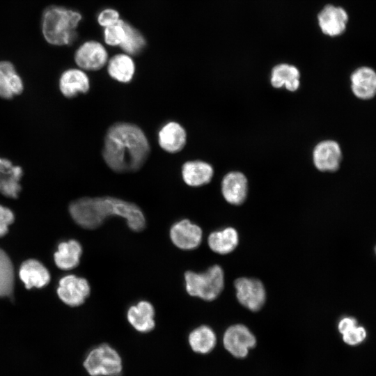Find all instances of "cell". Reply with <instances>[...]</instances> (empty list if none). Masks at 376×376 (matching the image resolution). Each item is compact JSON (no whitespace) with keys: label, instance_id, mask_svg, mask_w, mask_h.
<instances>
[{"label":"cell","instance_id":"d6986e66","mask_svg":"<svg viewBox=\"0 0 376 376\" xmlns=\"http://www.w3.org/2000/svg\"><path fill=\"white\" fill-rule=\"evenodd\" d=\"M213 173L212 166L201 160L188 161L182 166V179L191 187H200L209 183Z\"/></svg>","mask_w":376,"mask_h":376},{"label":"cell","instance_id":"83f0119b","mask_svg":"<svg viewBox=\"0 0 376 376\" xmlns=\"http://www.w3.org/2000/svg\"><path fill=\"white\" fill-rule=\"evenodd\" d=\"M14 286V269L8 255L0 249V297L10 296Z\"/></svg>","mask_w":376,"mask_h":376},{"label":"cell","instance_id":"7402d4cb","mask_svg":"<svg viewBox=\"0 0 376 376\" xmlns=\"http://www.w3.org/2000/svg\"><path fill=\"white\" fill-rule=\"evenodd\" d=\"M81 254L82 247L78 241L70 240L62 242L54 253V262L59 269L70 270L78 266Z\"/></svg>","mask_w":376,"mask_h":376},{"label":"cell","instance_id":"52a82bcc","mask_svg":"<svg viewBox=\"0 0 376 376\" xmlns=\"http://www.w3.org/2000/svg\"><path fill=\"white\" fill-rule=\"evenodd\" d=\"M225 348L234 357H246L249 350L256 343L253 334L243 324H235L228 327L223 338Z\"/></svg>","mask_w":376,"mask_h":376},{"label":"cell","instance_id":"ffe728a7","mask_svg":"<svg viewBox=\"0 0 376 376\" xmlns=\"http://www.w3.org/2000/svg\"><path fill=\"white\" fill-rule=\"evenodd\" d=\"M19 275L27 289L44 287L50 281V275L47 268L33 259L26 260L22 264Z\"/></svg>","mask_w":376,"mask_h":376},{"label":"cell","instance_id":"3957f363","mask_svg":"<svg viewBox=\"0 0 376 376\" xmlns=\"http://www.w3.org/2000/svg\"><path fill=\"white\" fill-rule=\"evenodd\" d=\"M81 17L79 12L65 7H47L42 18V32L45 40L54 45H70L77 38L76 29Z\"/></svg>","mask_w":376,"mask_h":376},{"label":"cell","instance_id":"9c48e42d","mask_svg":"<svg viewBox=\"0 0 376 376\" xmlns=\"http://www.w3.org/2000/svg\"><path fill=\"white\" fill-rule=\"evenodd\" d=\"M76 64L81 69L96 71L102 69L108 61V53L99 42L88 40L83 43L75 54Z\"/></svg>","mask_w":376,"mask_h":376},{"label":"cell","instance_id":"6da1fadb","mask_svg":"<svg viewBox=\"0 0 376 376\" xmlns=\"http://www.w3.org/2000/svg\"><path fill=\"white\" fill-rule=\"evenodd\" d=\"M150 152L148 138L141 128L135 124L117 122L106 132L102 155L107 166L116 173L139 171Z\"/></svg>","mask_w":376,"mask_h":376},{"label":"cell","instance_id":"7a4b0ae2","mask_svg":"<svg viewBox=\"0 0 376 376\" xmlns=\"http://www.w3.org/2000/svg\"><path fill=\"white\" fill-rule=\"evenodd\" d=\"M69 212L73 220L86 229H95L112 216L125 219L133 231H141L146 226L145 216L137 205L112 196L78 198L70 204Z\"/></svg>","mask_w":376,"mask_h":376},{"label":"cell","instance_id":"8fae6325","mask_svg":"<svg viewBox=\"0 0 376 376\" xmlns=\"http://www.w3.org/2000/svg\"><path fill=\"white\" fill-rule=\"evenodd\" d=\"M313 159L315 166L320 171H336L342 159L339 144L333 140L320 142L313 150Z\"/></svg>","mask_w":376,"mask_h":376},{"label":"cell","instance_id":"9a60e30c","mask_svg":"<svg viewBox=\"0 0 376 376\" xmlns=\"http://www.w3.org/2000/svg\"><path fill=\"white\" fill-rule=\"evenodd\" d=\"M22 175L23 171L20 166L0 157V193L6 197L17 198L22 188L19 181Z\"/></svg>","mask_w":376,"mask_h":376},{"label":"cell","instance_id":"f1b7e54d","mask_svg":"<svg viewBox=\"0 0 376 376\" xmlns=\"http://www.w3.org/2000/svg\"><path fill=\"white\" fill-rule=\"evenodd\" d=\"M124 20L120 19L116 24L104 27V39L105 43L111 46L120 45L124 40L125 31Z\"/></svg>","mask_w":376,"mask_h":376},{"label":"cell","instance_id":"603a6c76","mask_svg":"<svg viewBox=\"0 0 376 376\" xmlns=\"http://www.w3.org/2000/svg\"><path fill=\"white\" fill-rule=\"evenodd\" d=\"M107 72L112 79L121 83H129L135 72L134 62L127 54H116L108 61Z\"/></svg>","mask_w":376,"mask_h":376},{"label":"cell","instance_id":"5b68a950","mask_svg":"<svg viewBox=\"0 0 376 376\" xmlns=\"http://www.w3.org/2000/svg\"><path fill=\"white\" fill-rule=\"evenodd\" d=\"M84 366L91 376H120L123 362L118 352L108 344H100L89 351Z\"/></svg>","mask_w":376,"mask_h":376},{"label":"cell","instance_id":"277c9868","mask_svg":"<svg viewBox=\"0 0 376 376\" xmlns=\"http://www.w3.org/2000/svg\"><path fill=\"white\" fill-rule=\"evenodd\" d=\"M187 293L206 301L215 299L224 288V279L221 267L217 265L203 273L187 271L185 273Z\"/></svg>","mask_w":376,"mask_h":376},{"label":"cell","instance_id":"44dd1931","mask_svg":"<svg viewBox=\"0 0 376 376\" xmlns=\"http://www.w3.org/2000/svg\"><path fill=\"white\" fill-rule=\"evenodd\" d=\"M23 82L9 61H0V97L11 99L23 91Z\"/></svg>","mask_w":376,"mask_h":376},{"label":"cell","instance_id":"f546056e","mask_svg":"<svg viewBox=\"0 0 376 376\" xmlns=\"http://www.w3.org/2000/svg\"><path fill=\"white\" fill-rule=\"evenodd\" d=\"M343 334V341L350 345H356L361 343L366 336L363 327L354 326Z\"/></svg>","mask_w":376,"mask_h":376},{"label":"cell","instance_id":"484cf974","mask_svg":"<svg viewBox=\"0 0 376 376\" xmlns=\"http://www.w3.org/2000/svg\"><path fill=\"white\" fill-rule=\"evenodd\" d=\"M188 341L194 352L199 354H207L214 347L217 338L211 328L202 325L190 332Z\"/></svg>","mask_w":376,"mask_h":376},{"label":"cell","instance_id":"cb8c5ba5","mask_svg":"<svg viewBox=\"0 0 376 376\" xmlns=\"http://www.w3.org/2000/svg\"><path fill=\"white\" fill-rule=\"evenodd\" d=\"M300 74L292 65L281 63L274 66L271 74V84L274 88L285 86L290 91H295L299 86Z\"/></svg>","mask_w":376,"mask_h":376},{"label":"cell","instance_id":"30bf717a","mask_svg":"<svg viewBox=\"0 0 376 376\" xmlns=\"http://www.w3.org/2000/svg\"><path fill=\"white\" fill-rule=\"evenodd\" d=\"M169 235L173 244L183 250L198 247L202 240V230L188 219L174 223L170 228Z\"/></svg>","mask_w":376,"mask_h":376},{"label":"cell","instance_id":"4fadbf2b","mask_svg":"<svg viewBox=\"0 0 376 376\" xmlns=\"http://www.w3.org/2000/svg\"><path fill=\"white\" fill-rule=\"evenodd\" d=\"M354 95L361 100H370L376 95V72L368 66L356 69L350 77Z\"/></svg>","mask_w":376,"mask_h":376},{"label":"cell","instance_id":"8992f818","mask_svg":"<svg viewBox=\"0 0 376 376\" xmlns=\"http://www.w3.org/2000/svg\"><path fill=\"white\" fill-rule=\"evenodd\" d=\"M90 292V284L83 277L69 274L59 280L57 294L61 300L70 306L83 304Z\"/></svg>","mask_w":376,"mask_h":376},{"label":"cell","instance_id":"4316f807","mask_svg":"<svg viewBox=\"0 0 376 376\" xmlns=\"http://www.w3.org/2000/svg\"><path fill=\"white\" fill-rule=\"evenodd\" d=\"M125 31L124 40L119 45L120 48L130 56H136L144 49L146 42L142 33L130 23H123Z\"/></svg>","mask_w":376,"mask_h":376},{"label":"cell","instance_id":"1f68e13d","mask_svg":"<svg viewBox=\"0 0 376 376\" xmlns=\"http://www.w3.org/2000/svg\"><path fill=\"white\" fill-rule=\"evenodd\" d=\"M14 221V214L8 207L0 205V237L5 235L8 230V226Z\"/></svg>","mask_w":376,"mask_h":376},{"label":"cell","instance_id":"2e32d148","mask_svg":"<svg viewBox=\"0 0 376 376\" xmlns=\"http://www.w3.org/2000/svg\"><path fill=\"white\" fill-rule=\"evenodd\" d=\"M155 308L148 301L142 300L131 306L127 312V319L132 327L139 332L148 333L155 326Z\"/></svg>","mask_w":376,"mask_h":376},{"label":"cell","instance_id":"4dcf8cb0","mask_svg":"<svg viewBox=\"0 0 376 376\" xmlns=\"http://www.w3.org/2000/svg\"><path fill=\"white\" fill-rule=\"evenodd\" d=\"M119 17L116 10L106 8L99 13L97 22L102 26L107 27L116 24L120 19Z\"/></svg>","mask_w":376,"mask_h":376},{"label":"cell","instance_id":"ac0fdd59","mask_svg":"<svg viewBox=\"0 0 376 376\" xmlns=\"http://www.w3.org/2000/svg\"><path fill=\"white\" fill-rule=\"evenodd\" d=\"M247 179L240 172H230L223 178L222 194L227 202L233 205L242 203L247 195Z\"/></svg>","mask_w":376,"mask_h":376},{"label":"cell","instance_id":"d6a6232c","mask_svg":"<svg viewBox=\"0 0 376 376\" xmlns=\"http://www.w3.org/2000/svg\"><path fill=\"white\" fill-rule=\"evenodd\" d=\"M357 326V321L352 318H345L341 320L338 324V330L340 333L343 334L352 327Z\"/></svg>","mask_w":376,"mask_h":376},{"label":"cell","instance_id":"5bb4252c","mask_svg":"<svg viewBox=\"0 0 376 376\" xmlns=\"http://www.w3.org/2000/svg\"><path fill=\"white\" fill-rule=\"evenodd\" d=\"M187 141L185 128L178 123L171 121L166 123L158 132L159 146L169 153L181 151Z\"/></svg>","mask_w":376,"mask_h":376},{"label":"cell","instance_id":"e0dca14e","mask_svg":"<svg viewBox=\"0 0 376 376\" xmlns=\"http://www.w3.org/2000/svg\"><path fill=\"white\" fill-rule=\"evenodd\" d=\"M59 88L65 97L72 98L79 93H86L90 89V80L84 70L70 68L61 75Z\"/></svg>","mask_w":376,"mask_h":376},{"label":"cell","instance_id":"d4e9b609","mask_svg":"<svg viewBox=\"0 0 376 376\" xmlns=\"http://www.w3.org/2000/svg\"><path fill=\"white\" fill-rule=\"evenodd\" d=\"M208 245L214 252L226 254L233 251L238 244V234L235 229L226 228L212 233L208 237Z\"/></svg>","mask_w":376,"mask_h":376},{"label":"cell","instance_id":"7c38bea8","mask_svg":"<svg viewBox=\"0 0 376 376\" xmlns=\"http://www.w3.org/2000/svg\"><path fill=\"white\" fill-rule=\"evenodd\" d=\"M318 19L322 33L334 37L345 32L348 22V15L343 8L329 4L320 12Z\"/></svg>","mask_w":376,"mask_h":376},{"label":"cell","instance_id":"ba28073f","mask_svg":"<svg viewBox=\"0 0 376 376\" xmlns=\"http://www.w3.org/2000/svg\"><path fill=\"white\" fill-rule=\"evenodd\" d=\"M236 295L239 302L248 309L256 311L265 301V290L263 283L256 279L239 278L235 281Z\"/></svg>","mask_w":376,"mask_h":376}]
</instances>
